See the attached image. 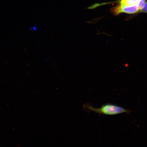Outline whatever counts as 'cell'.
Masks as SVG:
<instances>
[{"label": "cell", "mask_w": 147, "mask_h": 147, "mask_svg": "<svg viewBox=\"0 0 147 147\" xmlns=\"http://www.w3.org/2000/svg\"><path fill=\"white\" fill-rule=\"evenodd\" d=\"M140 0H121L120 4L122 5H132L138 4Z\"/></svg>", "instance_id": "obj_3"}, {"label": "cell", "mask_w": 147, "mask_h": 147, "mask_svg": "<svg viewBox=\"0 0 147 147\" xmlns=\"http://www.w3.org/2000/svg\"><path fill=\"white\" fill-rule=\"evenodd\" d=\"M139 11L141 12L147 13V3H145L144 5Z\"/></svg>", "instance_id": "obj_4"}, {"label": "cell", "mask_w": 147, "mask_h": 147, "mask_svg": "<svg viewBox=\"0 0 147 147\" xmlns=\"http://www.w3.org/2000/svg\"><path fill=\"white\" fill-rule=\"evenodd\" d=\"M139 11L138 4L132 5H119L115 8L114 12L115 14L121 13L134 14Z\"/></svg>", "instance_id": "obj_2"}, {"label": "cell", "mask_w": 147, "mask_h": 147, "mask_svg": "<svg viewBox=\"0 0 147 147\" xmlns=\"http://www.w3.org/2000/svg\"><path fill=\"white\" fill-rule=\"evenodd\" d=\"M85 107L90 111L94 112L100 114L106 115H113L122 113H128L130 112L129 110L112 104H106L101 108H95L88 105L85 106Z\"/></svg>", "instance_id": "obj_1"}]
</instances>
